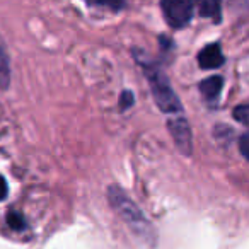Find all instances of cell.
Segmentation results:
<instances>
[{
	"mask_svg": "<svg viewBox=\"0 0 249 249\" xmlns=\"http://www.w3.org/2000/svg\"><path fill=\"white\" fill-rule=\"evenodd\" d=\"M107 201L111 208L121 217V220L128 225L130 231L137 235L142 242L154 248L157 244V234L154 225L149 222L142 210L137 207V203L126 195V191L118 184L107 186Z\"/></svg>",
	"mask_w": 249,
	"mask_h": 249,
	"instance_id": "obj_1",
	"label": "cell"
},
{
	"mask_svg": "<svg viewBox=\"0 0 249 249\" xmlns=\"http://www.w3.org/2000/svg\"><path fill=\"white\" fill-rule=\"evenodd\" d=\"M135 58L143 69L147 80H149L150 92H152L157 107L166 114H179L183 111V104H181L179 97L176 96V92H174L173 86L169 84V79L162 72V69L157 67L154 62L143 60L142 56L135 55Z\"/></svg>",
	"mask_w": 249,
	"mask_h": 249,
	"instance_id": "obj_2",
	"label": "cell"
},
{
	"mask_svg": "<svg viewBox=\"0 0 249 249\" xmlns=\"http://www.w3.org/2000/svg\"><path fill=\"white\" fill-rule=\"evenodd\" d=\"M164 19L173 29H183L190 24L195 14V4L190 0H164L160 2Z\"/></svg>",
	"mask_w": 249,
	"mask_h": 249,
	"instance_id": "obj_3",
	"label": "cell"
},
{
	"mask_svg": "<svg viewBox=\"0 0 249 249\" xmlns=\"http://www.w3.org/2000/svg\"><path fill=\"white\" fill-rule=\"evenodd\" d=\"M167 130L173 135V140L176 143L178 150L183 156L190 157L193 154V135H191L190 123L183 116H173L167 120Z\"/></svg>",
	"mask_w": 249,
	"mask_h": 249,
	"instance_id": "obj_4",
	"label": "cell"
},
{
	"mask_svg": "<svg viewBox=\"0 0 249 249\" xmlns=\"http://www.w3.org/2000/svg\"><path fill=\"white\" fill-rule=\"evenodd\" d=\"M224 63V55L218 43H212V45L205 46L198 55V65L203 70H213Z\"/></svg>",
	"mask_w": 249,
	"mask_h": 249,
	"instance_id": "obj_5",
	"label": "cell"
},
{
	"mask_svg": "<svg viewBox=\"0 0 249 249\" xmlns=\"http://www.w3.org/2000/svg\"><path fill=\"white\" fill-rule=\"evenodd\" d=\"M222 87H224V79L218 75H212L208 79L201 80L200 84V92L207 103H215L220 97Z\"/></svg>",
	"mask_w": 249,
	"mask_h": 249,
	"instance_id": "obj_6",
	"label": "cell"
},
{
	"mask_svg": "<svg viewBox=\"0 0 249 249\" xmlns=\"http://www.w3.org/2000/svg\"><path fill=\"white\" fill-rule=\"evenodd\" d=\"M9 84H11V65H9V56L0 39V87L7 89Z\"/></svg>",
	"mask_w": 249,
	"mask_h": 249,
	"instance_id": "obj_7",
	"label": "cell"
},
{
	"mask_svg": "<svg viewBox=\"0 0 249 249\" xmlns=\"http://www.w3.org/2000/svg\"><path fill=\"white\" fill-rule=\"evenodd\" d=\"M200 16L201 18L213 19L215 22H220V19H222L220 4L215 2V0H205V2L200 4Z\"/></svg>",
	"mask_w": 249,
	"mask_h": 249,
	"instance_id": "obj_8",
	"label": "cell"
},
{
	"mask_svg": "<svg viewBox=\"0 0 249 249\" xmlns=\"http://www.w3.org/2000/svg\"><path fill=\"white\" fill-rule=\"evenodd\" d=\"M7 225L12 229V231H22L26 229V220H24V215L21 212H9L7 213Z\"/></svg>",
	"mask_w": 249,
	"mask_h": 249,
	"instance_id": "obj_9",
	"label": "cell"
},
{
	"mask_svg": "<svg viewBox=\"0 0 249 249\" xmlns=\"http://www.w3.org/2000/svg\"><path fill=\"white\" fill-rule=\"evenodd\" d=\"M213 135L215 139L218 140V142H231L232 140V135H234V132H232V128H229V126H225V124H217L213 130Z\"/></svg>",
	"mask_w": 249,
	"mask_h": 249,
	"instance_id": "obj_10",
	"label": "cell"
},
{
	"mask_svg": "<svg viewBox=\"0 0 249 249\" xmlns=\"http://www.w3.org/2000/svg\"><path fill=\"white\" fill-rule=\"evenodd\" d=\"M234 118L239 121L241 124H248V121H249V106L248 104H239V106H235L234 107Z\"/></svg>",
	"mask_w": 249,
	"mask_h": 249,
	"instance_id": "obj_11",
	"label": "cell"
},
{
	"mask_svg": "<svg viewBox=\"0 0 249 249\" xmlns=\"http://www.w3.org/2000/svg\"><path fill=\"white\" fill-rule=\"evenodd\" d=\"M133 103H135V97H133L132 90H123V92H121V96H120V107H121V111L130 109V107L133 106Z\"/></svg>",
	"mask_w": 249,
	"mask_h": 249,
	"instance_id": "obj_12",
	"label": "cell"
},
{
	"mask_svg": "<svg viewBox=\"0 0 249 249\" xmlns=\"http://www.w3.org/2000/svg\"><path fill=\"white\" fill-rule=\"evenodd\" d=\"M239 150H241L244 159H249V135L248 133H242L241 139H239Z\"/></svg>",
	"mask_w": 249,
	"mask_h": 249,
	"instance_id": "obj_13",
	"label": "cell"
},
{
	"mask_svg": "<svg viewBox=\"0 0 249 249\" xmlns=\"http://www.w3.org/2000/svg\"><path fill=\"white\" fill-rule=\"evenodd\" d=\"M7 181H5L4 176H0V201L4 200L5 196H7Z\"/></svg>",
	"mask_w": 249,
	"mask_h": 249,
	"instance_id": "obj_14",
	"label": "cell"
}]
</instances>
